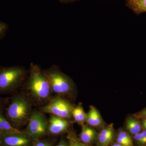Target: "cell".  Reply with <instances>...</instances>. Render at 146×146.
I'll list each match as a JSON object with an SVG mask.
<instances>
[{"label": "cell", "mask_w": 146, "mask_h": 146, "mask_svg": "<svg viewBox=\"0 0 146 146\" xmlns=\"http://www.w3.org/2000/svg\"><path fill=\"white\" fill-rule=\"evenodd\" d=\"M136 117L146 121V108L140 112Z\"/></svg>", "instance_id": "22"}, {"label": "cell", "mask_w": 146, "mask_h": 146, "mask_svg": "<svg viewBox=\"0 0 146 146\" xmlns=\"http://www.w3.org/2000/svg\"><path fill=\"white\" fill-rule=\"evenodd\" d=\"M142 126L146 131V121L144 119H142Z\"/></svg>", "instance_id": "25"}, {"label": "cell", "mask_w": 146, "mask_h": 146, "mask_svg": "<svg viewBox=\"0 0 146 146\" xmlns=\"http://www.w3.org/2000/svg\"><path fill=\"white\" fill-rule=\"evenodd\" d=\"M125 3L137 15L146 12V0H125Z\"/></svg>", "instance_id": "11"}, {"label": "cell", "mask_w": 146, "mask_h": 146, "mask_svg": "<svg viewBox=\"0 0 146 146\" xmlns=\"http://www.w3.org/2000/svg\"><path fill=\"white\" fill-rule=\"evenodd\" d=\"M69 126L66 119L52 115L48 121V132L52 135H58L67 130Z\"/></svg>", "instance_id": "8"}, {"label": "cell", "mask_w": 146, "mask_h": 146, "mask_svg": "<svg viewBox=\"0 0 146 146\" xmlns=\"http://www.w3.org/2000/svg\"><path fill=\"white\" fill-rule=\"evenodd\" d=\"M0 146H1V143H0Z\"/></svg>", "instance_id": "28"}, {"label": "cell", "mask_w": 146, "mask_h": 146, "mask_svg": "<svg viewBox=\"0 0 146 146\" xmlns=\"http://www.w3.org/2000/svg\"><path fill=\"white\" fill-rule=\"evenodd\" d=\"M72 115L75 121L80 125H84V123L86 121V116L82 108L78 106L74 108L72 111Z\"/></svg>", "instance_id": "15"}, {"label": "cell", "mask_w": 146, "mask_h": 146, "mask_svg": "<svg viewBox=\"0 0 146 146\" xmlns=\"http://www.w3.org/2000/svg\"><path fill=\"white\" fill-rule=\"evenodd\" d=\"M141 133H142V135L143 136V137H144V138H145V140L146 141V131H144L143 132H141Z\"/></svg>", "instance_id": "26"}, {"label": "cell", "mask_w": 146, "mask_h": 146, "mask_svg": "<svg viewBox=\"0 0 146 146\" xmlns=\"http://www.w3.org/2000/svg\"><path fill=\"white\" fill-rule=\"evenodd\" d=\"M47 77L52 92L60 96L71 93L74 88L73 81L55 65L43 70Z\"/></svg>", "instance_id": "4"}, {"label": "cell", "mask_w": 146, "mask_h": 146, "mask_svg": "<svg viewBox=\"0 0 146 146\" xmlns=\"http://www.w3.org/2000/svg\"><path fill=\"white\" fill-rule=\"evenodd\" d=\"M112 146H124L122 145H121V144L118 143H115L113 144L112 145Z\"/></svg>", "instance_id": "27"}, {"label": "cell", "mask_w": 146, "mask_h": 146, "mask_svg": "<svg viewBox=\"0 0 146 146\" xmlns=\"http://www.w3.org/2000/svg\"><path fill=\"white\" fill-rule=\"evenodd\" d=\"M117 137L125 140L131 145L133 146V141H132L131 137L125 131H120L118 134Z\"/></svg>", "instance_id": "18"}, {"label": "cell", "mask_w": 146, "mask_h": 146, "mask_svg": "<svg viewBox=\"0 0 146 146\" xmlns=\"http://www.w3.org/2000/svg\"><path fill=\"white\" fill-rule=\"evenodd\" d=\"M114 129L112 126L106 127L100 132L98 136V144L100 146H108L113 141Z\"/></svg>", "instance_id": "9"}, {"label": "cell", "mask_w": 146, "mask_h": 146, "mask_svg": "<svg viewBox=\"0 0 146 146\" xmlns=\"http://www.w3.org/2000/svg\"><path fill=\"white\" fill-rule=\"evenodd\" d=\"M96 136V133L93 129L87 126L83 125L80 136V139L81 142L85 144L91 143L95 140Z\"/></svg>", "instance_id": "13"}, {"label": "cell", "mask_w": 146, "mask_h": 146, "mask_svg": "<svg viewBox=\"0 0 146 146\" xmlns=\"http://www.w3.org/2000/svg\"><path fill=\"white\" fill-rule=\"evenodd\" d=\"M5 99L2 98L0 97V112H2L3 110L5 109L8 102Z\"/></svg>", "instance_id": "21"}, {"label": "cell", "mask_w": 146, "mask_h": 146, "mask_svg": "<svg viewBox=\"0 0 146 146\" xmlns=\"http://www.w3.org/2000/svg\"><path fill=\"white\" fill-rule=\"evenodd\" d=\"M26 88L30 96L39 104L49 101L52 92L49 82L43 70L38 65L31 63Z\"/></svg>", "instance_id": "1"}, {"label": "cell", "mask_w": 146, "mask_h": 146, "mask_svg": "<svg viewBox=\"0 0 146 146\" xmlns=\"http://www.w3.org/2000/svg\"><path fill=\"white\" fill-rule=\"evenodd\" d=\"M22 131L14 127L7 119L3 112H0V133L3 134H12L22 132Z\"/></svg>", "instance_id": "10"}, {"label": "cell", "mask_w": 146, "mask_h": 146, "mask_svg": "<svg viewBox=\"0 0 146 146\" xmlns=\"http://www.w3.org/2000/svg\"><path fill=\"white\" fill-rule=\"evenodd\" d=\"M33 140L26 131L12 134L0 133L1 146H31Z\"/></svg>", "instance_id": "7"}, {"label": "cell", "mask_w": 146, "mask_h": 146, "mask_svg": "<svg viewBox=\"0 0 146 146\" xmlns=\"http://www.w3.org/2000/svg\"><path fill=\"white\" fill-rule=\"evenodd\" d=\"M5 110V117L17 129L28 123L33 112L29 100L20 94L13 96Z\"/></svg>", "instance_id": "2"}, {"label": "cell", "mask_w": 146, "mask_h": 146, "mask_svg": "<svg viewBox=\"0 0 146 146\" xmlns=\"http://www.w3.org/2000/svg\"><path fill=\"white\" fill-rule=\"evenodd\" d=\"M134 138L140 145H146V141L142 133H139L134 135Z\"/></svg>", "instance_id": "19"}, {"label": "cell", "mask_w": 146, "mask_h": 146, "mask_svg": "<svg viewBox=\"0 0 146 146\" xmlns=\"http://www.w3.org/2000/svg\"><path fill=\"white\" fill-rule=\"evenodd\" d=\"M88 124L94 127L101 125L103 123L101 117L98 111L94 106H91L86 116V121Z\"/></svg>", "instance_id": "12"}, {"label": "cell", "mask_w": 146, "mask_h": 146, "mask_svg": "<svg viewBox=\"0 0 146 146\" xmlns=\"http://www.w3.org/2000/svg\"><path fill=\"white\" fill-rule=\"evenodd\" d=\"M58 1L62 3L69 4L76 2L79 0H58Z\"/></svg>", "instance_id": "23"}, {"label": "cell", "mask_w": 146, "mask_h": 146, "mask_svg": "<svg viewBox=\"0 0 146 146\" xmlns=\"http://www.w3.org/2000/svg\"><path fill=\"white\" fill-rule=\"evenodd\" d=\"M56 146H69V143L64 140H61Z\"/></svg>", "instance_id": "24"}, {"label": "cell", "mask_w": 146, "mask_h": 146, "mask_svg": "<svg viewBox=\"0 0 146 146\" xmlns=\"http://www.w3.org/2000/svg\"><path fill=\"white\" fill-rule=\"evenodd\" d=\"M142 125L136 117H130L127 120L126 128L132 135L140 133L142 129Z\"/></svg>", "instance_id": "14"}, {"label": "cell", "mask_w": 146, "mask_h": 146, "mask_svg": "<svg viewBox=\"0 0 146 146\" xmlns=\"http://www.w3.org/2000/svg\"><path fill=\"white\" fill-rule=\"evenodd\" d=\"M8 29V25L4 22L0 21V40L5 37Z\"/></svg>", "instance_id": "17"}, {"label": "cell", "mask_w": 146, "mask_h": 146, "mask_svg": "<svg viewBox=\"0 0 146 146\" xmlns=\"http://www.w3.org/2000/svg\"><path fill=\"white\" fill-rule=\"evenodd\" d=\"M27 72L21 66H0V94L12 93L25 82Z\"/></svg>", "instance_id": "3"}, {"label": "cell", "mask_w": 146, "mask_h": 146, "mask_svg": "<svg viewBox=\"0 0 146 146\" xmlns=\"http://www.w3.org/2000/svg\"><path fill=\"white\" fill-rule=\"evenodd\" d=\"M73 108L70 103L57 96L51 99L42 108V111L66 119L70 117Z\"/></svg>", "instance_id": "6"}, {"label": "cell", "mask_w": 146, "mask_h": 146, "mask_svg": "<svg viewBox=\"0 0 146 146\" xmlns=\"http://www.w3.org/2000/svg\"><path fill=\"white\" fill-rule=\"evenodd\" d=\"M48 121L43 112L33 111L27 123L26 131L33 140L44 136L48 132Z\"/></svg>", "instance_id": "5"}, {"label": "cell", "mask_w": 146, "mask_h": 146, "mask_svg": "<svg viewBox=\"0 0 146 146\" xmlns=\"http://www.w3.org/2000/svg\"><path fill=\"white\" fill-rule=\"evenodd\" d=\"M69 146H90L88 144L84 143L78 139L74 133H71L67 136Z\"/></svg>", "instance_id": "16"}, {"label": "cell", "mask_w": 146, "mask_h": 146, "mask_svg": "<svg viewBox=\"0 0 146 146\" xmlns=\"http://www.w3.org/2000/svg\"><path fill=\"white\" fill-rule=\"evenodd\" d=\"M31 146H52V144L48 141H38L33 144Z\"/></svg>", "instance_id": "20"}]
</instances>
